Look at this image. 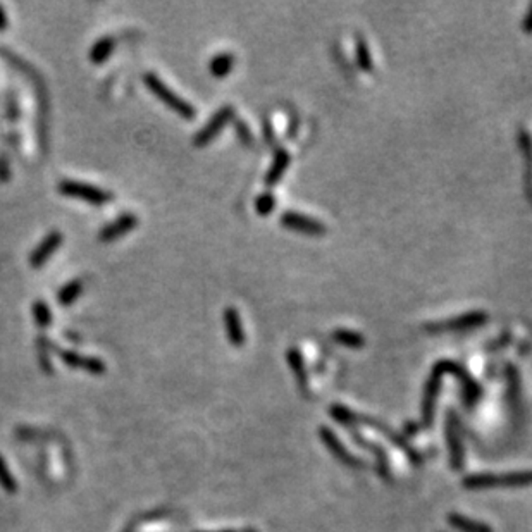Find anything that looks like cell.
<instances>
[{
	"label": "cell",
	"mask_w": 532,
	"mask_h": 532,
	"mask_svg": "<svg viewBox=\"0 0 532 532\" xmlns=\"http://www.w3.org/2000/svg\"><path fill=\"white\" fill-rule=\"evenodd\" d=\"M143 82L145 85H147V88L150 90V92L160 100V102L166 104L173 112H176L178 116H181L183 119H193V117L197 116L195 107L191 106L190 102L181 99L176 92H173V90H171L156 73L143 74Z\"/></svg>",
	"instance_id": "6da1fadb"
},
{
	"label": "cell",
	"mask_w": 532,
	"mask_h": 532,
	"mask_svg": "<svg viewBox=\"0 0 532 532\" xmlns=\"http://www.w3.org/2000/svg\"><path fill=\"white\" fill-rule=\"evenodd\" d=\"M116 43H117L116 36H110V35H106L102 36V38L97 40L88 52L90 62L93 64L107 62V60L110 59V56H112L114 49H116Z\"/></svg>",
	"instance_id": "30bf717a"
},
{
	"label": "cell",
	"mask_w": 532,
	"mask_h": 532,
	"mask_svg": "<svg viewBox=\"0 0 532 532\" xmlns=\"http://www.w3.org/2000/svg\"><path fill=\"white\" fill-rule=\"evenodd\" d=\"M524 28H525V32H527V33H532V9H531V12H529L527 19H525Z\"/></svg>",
	"instance_id": "f1b7e54d"
},
{
	"label": "cell",
	"mask_w": 532,
	"mask_h": 532,
	"mask_svg": "<svg viewBox=\"0 0 532 532\" xmlns=\"http://www.w3.org/2000/svg\"><path fill=\"white\" fill-rule=\"evenodd\" d=\"M0 484H2V486H4L8 491L16 489L14 479H12L11 474L5 470V466H4V462H2V459H0Z\"/></svg>",
	"instance_id": "484cf974"
},
{
	"label": "cell",
	"mask_w": 532,
	"mask_h": 532,
	"mask_svg": "<svg viewBox=\"0 0 532 532\" xmlns=\"http://www.w3.org/2000/svg\"><path fill=\"white\" fill-rule=\"evenodd\" d=\"M321 436H322V439H324V443L328 444L329 448H331V451L336 455V457H338V459H341L343 462H346V463H353V460L350 459L348 453H346V451H345V448L339 446V443H338V441H336V437L332 436V434L329 433V431L322 429L321 431Z\"/></svg>",
	"instance_id": "d6986e66"
},
{
	"label": "cell",
	"mask_w": 532,
	"mask_h": 532,
	"mask_svg": "<svg viewBox=\"0 0 532 532\" xmlns=\"http://www.w3.org/2000/svg\"><path fill=\"white\" fill-rule=\"evenodd\" d=\"M288 164H289V156L286 154L285 150H278L276 152V157H274V162H272V167L269 169L267 176H265V183L269 184V186H274L276 183H278L279 180H281L282 173H285L286 169H288Z\"/></svg>",
	"instance_id": "5bb4252c"
},
{
	"label": "cell",
	"mask_w": 532,
	"mask_h": 532,
	"mask_svg": "<svg viewBox=\"0 0 532 532\" xmlns=\"http://www.w3.org/2000/svg\"><path fill=\"white\" fill-rule=\"evenodd\" d=\"M289 363H291L293 370H295L296 377H298V381L302 383V386L305 388V386H307V377H305V374H303L302 360H300V355L295 352V350H291V352H289Z\"/></svg>",
	"instance_id": "603a6c76"
},
{
	"label": "cell",
	"mask_w": 532,
	"mask_h": 532,
	"mask_svg": "<svg viewBox=\"0 0 532 532\" xmlns=\"http://www.w3.org/2000/svg\"><path fill=\"white\" fill-rule=\"evenodd\" d=\"M234 117V109L233 106H224L222 109H219L214 116L210 117L207 124L195 134L193 145L195 147H205V145L210 143L228 123Z\"/></svg>",
	"instance_id": "3957f363"
},
{
	"label": "cell",
	"mask_w": 532,
	"mask_h": 532,
	"mask_svg": "<svg viewBox=\"0 0 532 532\" xmlns=\"http://www.w3.org/2000/svg\"><path fill=\"white\" fill-rule=\"evenodd\" d=\"M12 171H11V162H9L8 156L0 154V183H8L11 181Z\"/></svg>",
	"instance_id": "d4e9b609"
},
{
	"label": "cell",
	"mask_w": 532,
	"mask_h": 532,
	"mask_svg": "<svg viewBox=\"0 0 532 532\" xmlns=\"http://www.w3.org/2000/svg\"><path fill=\"white\" fill-rule=\"evenodd\" d=\"M64 237L60 231H50L47 233V237L33 248L32 255H29V265L33 269H40L49 262V258L59 250V247L62 245Z\"/></svg>",
	"instance_id": "8992f818"
},
{
	"label": "cell",
	"mask_w": 532,
	"mask_h": 532,
	"mask_svg": "<svg viewBox=\"0 0 532 532\" xmlns=\"http://www.w3.org/2000/svg\"><path fill=\"white\" fill-rule=\"evenodd\" d=\"M439 383H441V374L437 372V370H434L429 383H427L426 396H424V419H426V422H431V417H433L434 398H436L437 391H439Z\"/></svg>",
	"instance_id": "4fadbf2b"
},
{
	"label": "cell",
	"mask_w": 532,
	"mask_h": 532,
	"mask_svg": "<svg viewBox=\"0 0 532 532\" xmlns=\"http://www.w3.org/2000/svg\"><path fill=\"white\" fill-rule=\"evenodd\" d=\"M8 28V16H5L4 8L0 5V32H4Z\"/></svg>",
	"instance_id": "83f0119b"
},
{
	"label": "cell",
	"mask_w": 532,
	"mask_h": 532,
	"mask_svg": "<svg viewBox=\"0 0 532 532\" xmlns=\"http://www.w3.org/2000/svg\"><path fill=\"white\" fill-rule=\"evenodd\" d=\"M82 293L83 281L82 279H73V281L60 286V289L57 291V302H59L62 307H69V305H73V303L82 296Z\"/></svg>",
	"instance_id": "7c38bea8"
},
{
	"label": "cell",
	"mask_w": 532,
	"mask_h": 532,
	"mask_svg": "<svg viewBox=\"0 0 532 532\" xmlns=\"http://www.w3.org/2000/svg\"><path fill=\"white\" fill-rule=\"evenodd\" d=\"M57 190L60 195L69 198H76V200L88 202L93 205H104L114 200V195L110 191L102 190L99 186H93L88 183H80V181L73 180H62L57 184Z\"/></svg>",
	"instance_id": "7a4b0ae2"
},
{
	"label": "cell",
	"mask_w": 532,
	"mask_h": 532,
	"mask_svg": "<svg viewBox=\"0 0 532 532\" xmlns=\"http://www.w3.org/2000/svg\"><path fill=\"white\" fill-rule=\"evenodd\" d=\"M281 224L285 226V228H289V230L302 231V233L307 234H315V237H319V234H322L326 231V228L319 221L307 217V215L296 214V212H288V214L282 215Z\"/></svg>",
	"instance_id": "ba28073f"
},
{
	"label": "cell",
	"mask_w": 532,
	"mask_h": 532,
	"mask_svg": "<svg viewBox=\"0 0 532 532\" xmlns=\"http://www.w3.org/2000/svg\"><path fill=\"white\" fill-rule=\"evenodd\" d=\"M532 481V474H510V476H472L466 481L467 487H498V486H518Z\"/></svg>",
	"instance_id": "5b68a950"
},
{
	"label": "cell",
	"mask_w": 532,
	"mask_h": 532,
	"mask_svg": "<svg viewBox=\"0 0 532 532\" xmlns=\"http://www.w3.org/2000/svg\"><path fill=\"white\" fill-rule=\"evenodd\" d=\"M487 319V315L484 314V312H472V314H467V315H462L460 319H457V321H451V322H446V324H441V326H434V328H443V329H467V328H474V326H479V324H484Z\"/></svg>",
	"instance_id": "9a60e30c"
},
{
	"label": "cell",
	"mask_w": 532,
	"mask_h": 532,
	"mask_svg": "<svg viewBox=\"0 0 532 532\" xmlns=\"http://www.w3.org/2000/svg\"><path fill=\"white\" fill-rule=\"evenodd\" d=\"M274 205H276L274 197L269 193H264L255 200V210H257L261 215H269L272 210H274Z\"/></svg>",
	"instance_id": "7402d4cb"
},
{
	"label": "cell",
	"mask_w": 532,
	"mask_h": 532,
	"mask_svg": "<svg viewBox=\"0 0 532 532\" xmlns=\"http://www.w3.org/2000/svg\"><path fill=\"white\" fill-rule=\"evenodd\" d=\"M450 522L462 532H491L487 525L470 520V518L462 517V515H450Z\"/></svg>",
	"instance_id": "ac0fdd59"
},
{
	"label": "cell",
	"mask_w": 532,
	"mask_h": 532,
	"mask_svg": "<svg viewBox=\"0 0 532 532\" xmlns=\"http://www.w3.org/2000/svg\"><path fill=\"white\" fill-rule=\"evenodd\" d=\"M332 336H335L336 341L343 343V345L346 346H352V348H360V346H363V338L359 335V332L336 331Z\"/></svg>",
	"instance_id": "ffe728a7"
},
{
	"label": "cell",
	"mask_w": 532,
	"mask_h": 532,
	"mask_svg": "<svg viewBox=\"0 0 532 532\" xmlns=\"http://www.w3.org/2000/svg\"><path fill=\"white\" fill-rule=\"evenodd\" d=\"M138 226V215L126 212V214H121L119 217L114 219L112 222L106 224L100 230L99 240L102 243H112V241L119 240L124 234H128L130 231H133Z\"/></svg>",
	"instance_id": "277c9868"
},
{
	"label": "cell",
	"mask_w": 532,
	"mask_h": 532,
	"mask_svg": "<svg viewBox=\"0 0 532 532\" xmlns=\"http://www.w3.org/2000/svg\"><path fill=\"white\" fill-rule=\"evenodd\" d=\"M59 356L71 369H83L93 376H102L106 372V363L95 356H85L73 350H59Z\"/></svg>",
	"instance_id": "52a82bcc"
},
{
	"label": "cell",
	"mask_w": 532,
	"mask_h": 532,
	"mask_svg": "<svg viewBox=\"0 0 532 532\" xmlns=\"http://www.w3.org/2000/svg\"><path fill=\"white\" fill-rule=\"evenodd\" d=\"M224 328L228 339L233 343L234 346H241L245 343V331L241 326L240 314L234 307H228L224 311Z\"/></svg>",
	"instance_id": "9c48e42d"
},
{
	"label": "cell",
	"mask_w": 532,
	"mask_h": 532,
	"mask_svg": "<svg viewBox=\"0 0 532 532\" xmlns=\"http://www.w3.org/2000/svg\"><path fill=\"white\" fill-rule=\"evenodd\" d=\"M32 314H33V321L38 328L45 329L52 324V311L47 305L45 300H35L32 305Z\"/></svg>",
	"instance_id": "2e32d148"
},
{
	"label": "cell",
	"mask_w": 532,
	"mask_h": 532,
	"mask_svg": "<svg viewBox=\"0 0 532 532\" xmlns=\"http://www.w3.org/2000/svg\"><path fill=\"white\" fill-rule=\"evenodd\" d=\"M36 350H38V356H40V363H42L43 369L47 372H50L52 365H50V341L45 338V336H38L36 338Z\"/></svg>",
	"instance_id": "44dd1931"
},
{
	"label": "cell",
	"mask_w": 532,
	"mask_h": 532,
	"mask_svg": "<svg viewBox=\"0 0 532 532\" xmlns=\"http://www.w3.org/2000/svg\"><path fill=\"white\" fill-rule=\"evenodd\" d=\"M237 133L238 136H240L241 143L245 145H254V136H252V131L248 130V126L245 123H241V121H237Z\"/></svg>",
	"instance_id": "4316f807"
},
{
	"label": "cell",
	"mask_w": 532,
	"mask_h": 532,
	"mask_svg": "<svg viewBox=\"0 0 532 532\" xmlns=\"http://www.w3.org/2000/svg\"><path fill=\"white\" fill-rule=\"evenodd\" d=\"M234 66V56L230 52H222L212 57L208 64V71L214 78H226Z\"/></svg>",
	"instance_id": "8fae6325"
},
{
	"label": "cell",
	"mask_w": 532,
	"mask_h": 532,
	"mask_svg": "<svg viewBox=\"0 0 532 532\" xmlns=\"http://www.w3.org/2000/svg\"><path fill=\"white\" fill-rule=\"evenodd\" d=\"M356 52H359V64H360V67H362L363 71H370V69H372V60H370L369 49H367L365 42H363L362 38L359 40V49H356Z\"/></svg>",
	"instance_id": "cb8c5ba5"
},
{
	"label": "cell",
	"mask_w": 532,
	"mask_h": 532,
	"mask_svg": "<svg viewBox=\"0 0 532 532\" xmlns=\"http://www.w3.org/2000/svg\"><path fill=\"white\" fill-rule=\"evenodd\" d=\"M448 443H450V451L451 457H453V466L455 469H459L462 466V448H460L459 436H457V426H455V420L448 422Z\"/></svg>",
	"instance_id": "e0dca14e"
}]
</instances>
